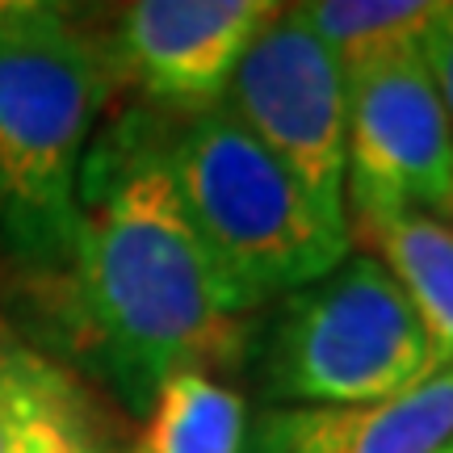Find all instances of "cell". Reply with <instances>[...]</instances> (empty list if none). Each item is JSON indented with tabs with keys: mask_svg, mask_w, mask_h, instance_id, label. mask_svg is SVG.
<instances>
[{
	"mask_svg": "<svg viewBox=\"0 0 453 453\" xmlns=\"http://www.w3.org/2000/svg\"><path fill=\"white\" fill-rule=\"evenodd\" d=\"M9 453H113V428L81 373L50 357Z\"/></svg>",
	"mask_w": 453,
	"mask_h": 453,
	"instance_id": "obj_12",
	"label": "cell"
},
{
	"mask_svg": "<svg viewBox=\"0 0 453 453\" xmlns=\"http://www.w3.org/2000/svg\"><path fill=\"white\" fill-rule=\"evenodd\" d=\"M441 453H453V437H449V441H445V445H441Z\"/></svg>",
	"mask_w": 453,
	"mask_h": 453,
	"instance_id": "obj_15",
	"label": "cell"
},
{
	"mask_svg": "<svg viewBox=\"0 0 453 453\" xmlns=\"http://www.w3.org/2000/svg\"><path fill=\"white\" fill-rule=\"evenodd\" d=\"M420 55L428 76H433V88L441 97V110H445V118L453 127V0H437L433 21L424 26Z\"/></svg>",
	"mask_w": 453,
	"mask_h": 453,
	"instance_id": "obj_14",
	"label": "cell"
},
{
	"mask_svg": "<svg viewBox=\"0 0 453 453\" xmlns=\"http://www.w3.org/2000/svg\"><path fill=\"white\" fill-rule=\"evenodd\" d=\"M344 211H416L453 226V127L420 42L344 76Z\"/></svg>",
	"mask_w": 453,
	"mask_h": 453,
	"instance_id": "obj_6",
	"label": "cell"
},
{
	"mask_svg": "<svg viewBox=\"0 0 453 453\" xmlns=\"http://www.w3.org/2000/svg\"><path fill=\"white\" fill-rule=\"evenodd\" d=\"M349 235L395 277L424 332L445 361H453V226L428 214H357Z\"/></svg>",
	"mask_w": 453,
	"mask_h": 453,
	"instance_id": "obj_9",
	"label": "cell"
},
{
	"mask_svg": "<svg viewBox=\"0 0 453 453\" xmlns=\"http://www.w3.org/2000/svg\"><path fill=\"white\" fill-rule=\"evenodd\" d=\"M47 353H38L4 315H0V453H9L17 424L26 420L34 387L47 370Z\"/></svg>",
	"mask_w": 453,
	"mask_h": 453,
	"instance_id": "obj_13",
	"label": "cell"
},
{
	"mask_svg": "<svg viewBox=\"0 0 453 453\" xmlns=\"http://www.w3.org/2000/svg\"><path fill=\"white\" fill-rule=\"evenodd\" d=\"M298 9L349 76L390 50L416 47L437 0H311Z\"/></svg>",
	"mask_w": 453,
	"mask_h": 453,
	"instance_id": "obj_11",
	"label": "cell"
},
{
	"mask_svg": "<svg viewBox=\"0 0 453 453\" xmlns=\"http://www.w3.org/2000/svg\"><path fill=\"white\" fill-rule=\"evenodd\" d=\"M248 403L214 373L168 378L147 411L143 437L130 453H243Z\"/></svg>",
	"mask_w": 453,
	"mask_h": 453,
	"instance_id": "obj_10",
	"label": "cell"
},
{
	"mask_svg": "<svg viewBox=\"0 0 453 453\" xmlns=\"http://www.w3.org/2000/svg\"><path fill=\"white\" fill-rule=\"evenodd\" d=\"M118 72L59 4H0V269L55 290L72 265L84 151Z\"/></svg>",
	"mask_w": 453,
	"mask_h": 453,
	"instance_id": "obj_2",
	"label": "cell"
},
{
	"mask_svg": "<svg viewBox=\"0 0 453 453\" xmlns=\"http://www.w3.org/2000/svg\"><path fill=\"white\" fill-rule=\"evenodd\" d=\"M64 336L88 378L147 420L177 373L235 370L252 327L231 311L168 164V118L143 105L93 134L76 189Z\"/></svg>",
	"mask_w": 453,
	"mask_h": 453,
	"instance_id": "obj_1",
	"label": "cell"
},
{
	"mask_svg": "<svg viewBox=\"0 0 453 453\" xmlns=\"http://www.w3.org/2000/svg\"><path fill=\"white\" fill-rule=\"evenodd\" d=\"M453 437V361L373 403H290L248 420L243 453H441Z\"/></svg>",
	"mask_w": 453,
	"mask_h": 453,
	"instance_id": "obj_8",
	"label": "cell"
},
{
	"mask_svg": "<svg viewBox=\"0 0 453 453\" xmlns=\"http://www.w3.org/2000/svg\"><path fill=\"white\" fill-rule=\"evenodd\" d=\"M223 110L290 173L327 223L349 231L344 72L298 4H277L248 42L226 84Z\"/></svg>",
	"mask_w": 453,
	"mask_h": 453,
	"instance_id": "obj_5",
	"label": "cell"
},
{
	"mask_svg": "<svg viewBox=\"0 0 453 453\" xmlns=\"http://www.w3.org/2000/svg\"><path fill=\"white\" fill-rule=\"evenodd\" d=\"M168 164L226 303L243 319L353 252V235L327 223L223 105L168 118Z\"/></svg>",
	"mask_w": 453,
	"mask_h": 453,
	"instance_id": "obj_3",
	"label": "cell"
},
{
	"mask_svg": "<svg viewBox=\"0 0 453 453\" xmlns=\"http://www.w3.org/2000/svg\"><path fill=\"white\" fill-rule=\"evenodd\" d=\"M273 13L269 0H134L101 42L143 110L194 118L223 105L243 50Z\"/></svg>",
	"mask_w": 453,
	"mask_h": 453,
	"instance_id": "obj_7",
	"label": "cell"
},
{
	"mask_svg": "<svg viewBox=\"0 0 453 453\" xmlns=\"http://www.w3.org/2000/svg\"><path fill=\"white\" fill-rule=\"evenodd\" d=\"M257 382L273 407L373 403L449 365L395 277L370 252L277 298L257 344Z\"/></svg>",
	"mask_w": 453,
	"mask_h": 453,
	"instance_id": "obj_4",
	"label": "cell"
}]
</instances>
